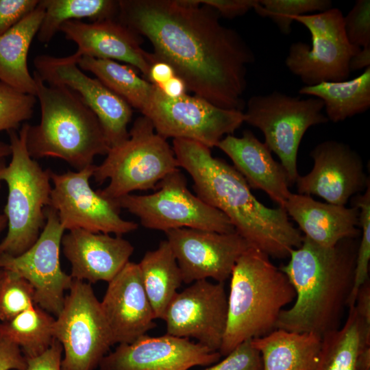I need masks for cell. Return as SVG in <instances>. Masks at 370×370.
<instances>
[{"mask_svg":"<svg viewBox=\"0 0 370 370\" xmlns=\"http://www.w3.org/2000/svg\"><path fill=\"white\" fill-rule=\"evenodd\" d=\"M117 19L151 43L190 90L214 106L242 111L254 51L219 14L194 0H119Z\"/></svg>","mask_w":370,"mask_h":370,"instance_id":"1","label":"cell"},{"mask_svg":"<svg viewBox=\"0 0 370 370\" xmlns=\"http://www.w3.org/2000/svg\"><path fill=\"white\" fill-rule=\"evenodd\" d=\"M172 148L179 167L192 177L196 195L223 213L251 247L269 257L284 258L301 245L304 236L285 209L259 201L241 173L212 156L210 148L185 139H173Z\"/></svg>","mask_w":370,"mask_h":370,"instance_id":"2","label":"cell"},{"mask_svg":"<svg viewBox=\"0 0 370 370\" xmlns=\"http://www.w3.org/2000/svg\"><path fill=\"white\" fill-rule=\"evenodd\" d=\"M358 239L345 238L326 247L304 236L301 245L280 267L295 299L280 313L276 329L322 337L340 327L352 288Z\"/></svg>","mask_w":370,"mask_h":370,"instance_id":"3","label":"cell"},{"mask_svg":"<svg viewBox=\"0 0 370 370\" xmlns=\"http://www.w3.org/2000/svg\"><path fill=\"white\" fill-rule=\"evenodd\" d=\"M295 299L286 275L254 247L237 260L230 275L227 320L219 349L225 356L243 342L276 329L282 311Z\"/></svg>","mask_w":370,"mask_h":370,"instance_id":"4","label":"cell"},{"mask_svg":"<svg viewBox=\"0 0 370 370\" xmlns=\"http://www.w3.org/2000/svg\"><path fill=\"white\" fill-rule=\"evenodd\" d=\"M40 121L29 125L27 147L34 159L63 160L77 171L106 155L110 146L95 114L73 90L45 84L34 71Z\"/></svg>","mask_w":370,"mask_h":370,"instance_id":"5","label":"cell"},{"mask_svg":"<svg viewBox=\"0 0 370 370\" xmlns=\"http://www.w3.org/2000/svg\"><path fill=\"white\" fill-rule=\"evenodd\" d=\"M29 124H22L18 132H8L12 150L11 160H0V182L8 186L4 214L8 232L0 242V255L18 256L37 241L45 225V209L49 206L50 170L43 169L32 158L27 147Z\"/></svg>","mask_w":370,"mask_h":370,"instance_id":"6","label":"cell"},{"mask_svg":"<svg viewBox=\"0 0 370 370\" xmlns=\"http://www.w3.org/2000/svg\"><path fill=\"white\" fill-rule=\"evenodd\" d=\"M179 168L166 139L142 116L134 121L127 139L110 147L103 162L95 166L92 177L99 184L110 180L97 192L113 201L136 190H155L162 179Z\"/></svg>","mask_w":370,"mask_h":370,"instance_id":"7","label":"cell"},{"mask_svg":"<svg viewBox=\"0 0 370 370\" xmlns=\"http://www.w3.org/2000/svg\"><path fill=\"white\" fill-rule=\"evenodd\" d=\"M323 108L318 98L301 99L278 90L252 96L247 103L244 122L262 132L264 144L279 158L291 186L299 175L297 153L304 135L310 127L329 121Z\"/></svg>","mask_w":370,"mask_h":370,"instance_id":"8","label":"cell"},{"mask_svg":"<svg viewBox=\"0 0 370 370\" xmlns=\"http://www.w3.org/2000/svg\"><path fill=\"white\" fill-rule=\"evenodd\" d=\"M113 201L119 208L136 216L147 229L164 232L180 228L221 233L235 232L223 213L189 190L179 169L162 179L151 194H129Z\"/></svg>","mask_w":370,"mask_h":370,"instance_id":"9","label":"cell"},{"mask_svg":"<svg viewBox=\"0 0 370 370\" xmlns=\"http://www.w3.org/2000/svg\"><path fill=\"white\" fill-rule=\"evenodd\" d=\"M343 14L338 8L293 18L311 35L312 45L298 41L291 45L285 65L306 86L347 80L351 58L361 48L348 41Z\"/></svg>","mask_w":370,"mask_h":370,"instance_id":"10","label":"cell"},{"mask_svg":"<svg viewBox=\"0 0 370 370\" xmlns=\"http://www.w3.org/2000/svg\"><path fill=\"white\" fill-rule=\"evenodd\" d=\"M69 291L53 324L61 370H94L113 345L109 328L90 284L73 280Z\"/></svg>","mask_w":370,"mask_h":370,"instance_id":"11","label":"cell"},{"mask_svg":"<svg viewBox=\"0 0 370 370\" xmlns=\"http://www.w3.org/2000/svg\"><path fill=\"white\" fill-rule=\"evenodd\" d=\"M140 112L165 139L193 140L210 149L217 147L225 135H232L244 123L242 111L221 108L187 93L169 98L155 86Z\"/></svg>","mask_w":370,"mask_h":370,"instance_id":"12","label":"cell"},{"mask_svg":"<svg viewBox=\"0 0 370 370\" xmlns=\"http://www.w3.org/2000/svg\"><path fill=\"white\" fill-rule=\"evenodd\" d=\"M95 166L63 173L50 170L53 187L49 206L57 212L60 224L65 230L82 229L116 236L136 230L138 225L123 219L114 201L91 188L89 180Z\"/></svg>","mask_w":370,"mask_h":370,"instance_id":"13","label":"cell"},{"mask_svg":"<svg viewBox=\"0 0 370 370\" xmlns=\"http://www.w3.org/2000/svg\"><path fill=\"white\" fill-rule=\"evenodd\" d=\"M45 225L37 241L23 254L0 255V269L17 273L34 287L35 303L57 317L62 309L64 292L73 279L62 271L60 251L64 229L57 212L50 206L45 209Z\"/></svg>","mask_w":370,"mask_h":370,"instance_id":"14","label":"cell"},{"mask_svg":"<svg viewBox=\"0 0 370 370\" xmlns=\"http://www.w3.org/2000/svg\"><path fill=\"white\" fill-rule=\"evenodd\" d=\"M79 57L75 53L66 57L38 55L34 71L47 84L75 92L97 116L110 148L129 137L132 108L97 78L85 74L77 64Z\"/></svg>","mask_w":370,"mask_h":370,"instance_id":"15","label":"cell"},{"mask_svg":"<svg viewBox=\"0 0 370 370\" xmlns=\"http://www.w3.org/2000/svg\"><path fill=\"white\" fill-rule=\"evenodd\" d=\"M166 334L194 338L213 352H219L227 320V297L223 283L207 280L193 282L177 292L164 317Z\"/></svg>","mask_w":370,"mask_h":370,"instance_id":"16","label":"cell"},{"mask_svg":"<svg viewBox=\"0 0 370 370\" xmlns=\"http://www.w3.org/2000/svg\"><path fill=\"white\" fill-rule=\"evenodd\" d=\"M165 234L185 284L208 278L224 283L240 256L251 247L236 231L180 228Z\"/></svg>","mask_w":370,"mask_h":370,"instance_id":"17","label":"cell"},{"mask_svg":"<svg viewBox=\"0 0 370 370\" xmlns=\"http://www.w3.org/2000/svg\"><path fill=\"white\" fill-rule=\"evenodd\" d=\"M310 156L312 169L306 175H299L295 182L299 194L316 195L327 203L345 206L370 184L360 156L345 143L323 141Z\"/></svg>","mask_w":370,"mask_h":370,"instance_id":"18","label":"cell"},{"mask_svg":"<svg viewBox=\"0 0 370 370\" xmlns=\"http://www.w3.org/2000/svg\"><path fill=\"white\" fill-rule=\"evenodd\" d=\"M221 355L189 338L147 334L132 343L119 344L99 363L100 370H188L209 366Z\"/></svg>","mask_w":370,"mask_h":370,"instance_id":"19","label":"cell"},{"mask_svg":"<svg viewBox=\"0 0 370 370\" xmlns=\"http://www.w3.org/2000/svg\"><path fill=\"white\" fill-rule=\"evenodd\" d=\"M100 304L113 345L132 343L156 326L137 263L129 261L108 282Z\"/></svg>","mask_w":370,"mask_h":370,"instance_id":"20","label":"cell"},{"mask_svg":"<svg viewBox=\"0 0 370 370\" xmlns=\"http://www.w3.org/2000/svg\"><path fill=\"white\" fill-rule=\"evenodd\" d=\"M60 31L74 42L80 57L121 61L147 76L154 60L153 53L141 47V38L117 18L86 23L73 20L64 23Z\"/></svg>","mask_w":370,"mask_h":370,"instance_id":"21","label":"cell"},{"mask_svg":"<svg viewBox=\"0 0 370 370\" xmlns=\"http://www.w3.org/2000/svg\"><path fill=\"white\" fill-rule=\"evenodd\" d=\"M61 245L73 280L109 282L129 262L134 247L121 236L82 229L64 234Z\"/></svg>","mask_w":370,"mask_h":370,"instance_id":"22","label":"cell"},{"mask_svg":"<svg viewBox=\"0 0 370 370\" xmlns=\"http://www.w3.org/2000/svg\"><path fill=\"white\" fill-rule=\"evenodd\" d=\"M217 147L232 161L234 167L250 188L265 192L279 206H284L291 192V183L284 166L275 161L271 151L249 130L241 137L227 135Z\"/></svg>","mask_w":370,"mask_h":370,"instance_id":"23","label":"cell"},{"mask_svg":"<svg viewBox=\"0 0 370 370\" xmlns=\"http://www.w3.org/2000/svg\"><path fill=\"white\" fill-rule=\"evenodd\" d=\"M284 208L298 225L304 236L323 247L336 245L345 238H358V210L314 199L291 193Z\"/></svg>","mask_w":370,"mask_h":370,"instance_id":"24","label":"cell"},{"mask_svg":"<svg viewBox=\"0 0 370 370\" xmlns=\"http://www.w3.org/2000/svg\"><path fill=\"white\" fill-rule=\"evenodd\" d=\"M348 308L344 324L321 337L314 370H370V323Z\"/></svg>","mask_w":370,"mask_h":370,"instance_id":"25","label":"cell"},{"mask_svg":"<svg viewBox=\"0 0 370 370\" xmlns=\"http://www.w3.org/2000/svg\"><path fill=\"white\" fill-rule=\"evenodd\" d=\"M42 0L31 12L0 36V81L36 96V84L29 71L27 55L44 16Z\"/></svg>","mask_w":370,"mask_h":370,"instance_id":"26","label":"cell"},{"mask_svg":"<svg viewBox=\"0 0 370 370\" xmlns=\"http://www.w3.org/2000/svg\"><path fill=\"white\" fill-rule=\"evenodd\" d=\"M321 337L311 333H297L275 329L251 339L259 351L262 370H314Z\"/></svg>","mask_w":370,"mask_h":370,"instance_id":"27","label":"cell"},{"mask_svg":"<svg viewBox=\"0 0 370 370\" xmlns=\"http://www.w3.org/2000/svg\"><path fill=\"white\" fill-rule=\"evenodd\" d=\"M138 264L142 282L156 319H163L182 281L181 271L168 241L147 251Z\"/></svg>","mask_w":370,"mask_h":370,"instance_id":"28","label":"cell"},{"mask_svg":"<svg viewBox=\"0 0 370 370\" xmlns=\"http://www.w3.org/2000/svg\"><path fill=\"white\" fill-rule=\"evenodd\" d=\"M299 93L321 99L328 121H343L370 108V66L352 79L304 86Z\"/></svg>","mask_w":370,"mask_h":370,"instance_id":"29","label":"cell"},{"mask_svg":"<svg viewBox=\"0 0 370 370\" xmlns=\"http://www.w3.org/2000/svg\"><path fill=\"white\" fill-rule=\"evenodd\" d=\"M77 64L82 71L94 74L107 88L139 111L147 103L154 88L133 67L114 60L82 56Z\"/></svg>","mask_w":370,"mask_h":370,"instance_id":"30","label":"cell"},{"mask_svg":"<svg viewBox=\"0 0 370 370\" xmlns=\"http://www.w3.org/2000/svg\"><path fill=\"white\" fill-rule=\"evenodd\" d=\"M45 8L37 38L47 45L61 25L69 21L88 18L91 22L117 18L119 1L114 0H42Z\"/></svg>","mask_w":370,"mask_h":370,"instance_id":"31","label":"cell"},{"mask_svg":"<svg viewBox=\"0 0 370 370\" xmlns=\"http://www.w3.org/2000/svg\"><path fill=\"white\" fill-rule=\"evenodd\" d=\"M55 319L35 304L11 320L1 322L0 335L18 346L25 358H34L51 345Z\"/></svg>","mask_w":370,"mask_h":370,"instance_id":"32","label":"cell"},{"mask_svg":"<svg viewBox=\"0 0 370 370\" xmlns=\"http://www.w3.org/2000/svg\"><path fill=\"white\" fill-rule=\"evenodd\" d=\"M330 0H258L254 10L262 17H268L280 31L288 35L292 31L293 18L332 8Z\"/></svg>","mask_w":370,"mask_h":370,"instance_id":"33","label":"cell"},{"mask_svg":"<svg viewBox=\"0 0 370 370\" xmlns=\"http://www.w3.org/2000/svg\"><path fill=\"white\" fill-rule=\"evenodd\" d=\"M3 271L0 285V321L11 320L34 306L35 291L32 285L17 273Z\"/></svg>","mask_w":370,"mask_h":370,"instance_id":"34","label":"cell"},{"mask_svg":"<svg viewBox=\"0 0 370 370\" xmlns=\"http://www.w3.org/2000/svg\"><path fill=\"white\" fill-rule=\"evenodd\" d=\"M352 204L358 210L359 241L351 296L356 297L360 286L369 280L370 260V184L366 190L352 197Z\"/></svg>","mask_w":370,"mask_h":370,"instance_id":"35","label":"cell"},{"mask_svg":"<svg viewBox=\"0 0 370 370\" xmlns=\"http://www.w3.org/2000/svg\"><path fill=\"white\" fill-rule=\"evenodd\" d=\"M37 101L35 95L0 81V132L18 130L21 124L32 118Z\"/></svg>","mask_w":370,"mask_h":370,"instance_id":"36","label":"cell"},{"mask_svg":"<svg viewBox=\"0 0 370 370\" xmlns=\"http://www.w3.org/2000/svg\"><path fill=\"white\" fill-rule=\"evenodd\" d=\"M346 37L350 44L362 48L370 45V1L357 0L343 17Z\"/></svg>","mask_w":370,"mask_h":370,"instance_id":"37","label":"cell"},{"mask_svg":"<svg viewBox=\"0 0 370 370\" xmlns=\"http://www.w3.org/2000/svg\"><path fill=\"white\" fill-rule=\"evenodd\" d=\"M203 370H262L260 354L247 340L235 347L221 362Z\"/></svg>","mask_w":370,"mask_h":370,"instance_id":"38","label":"cell"},{"mask_svg":"<svg viewBox=\"0 0 370 370\" xmlns=\"http://www.w3.org/2000/svg\"><path fill=\"white\" fill-rule=\"evenodd\" d=\"M40 0H0V36L34 10Z\"/></svg>","mask_w":370,"mask_h":370,"instance_id":"39","label":"cell"},{"mask_svg":"<svg viewBox=\"0 0 370 370\" xmlns=\"http://www.w3.org/2000/svg\"><path fill=\"white\" fill-rule=\"evenodd\" d=\"M197 4L214 9L220 15L232 19L254 9L258 0H194Z\"/></svg>","mask_w":370,"mask_h":370,"instance_id":"40","label":"cell"},{"mask_svg":"<svg viewBox=\"0 0 370 370\" xmlns=\"http://www.w3.org/2000/svg\"><path fill=\"white\" fill-rule=\"evenodd\" d=\"M62 354L61 343L54 338L51 345L45 352L34 358H25V367L14 370H61Z\"/></svg>","mask_w":370,"mask_h":370,"instance_id":"41","label":"cell"},{"mask_svg":"<svg viewBox=\"0 0 370 370\" xmlns=\"http://www.w3.org/2000/svg\"><path fill=\"white\" fill-rule=\"evenodd\" d=\"M26 358L20 347L0 335V370L22 369Z\"/></svg>","mask_w":370,"mask_h":370,"instance_id":"42","label":"cell"},{"mask_svg":"<svg viewBox=\"0 0 370 370\" xmlns=\"http://www.w3.org/2000/svg\"><path fill=\"white\" fill-rule=\"evenodd\" d=\"M175 75L171 65L158 60L154 56V60L149 66L146 79L156 87L160 88Z\"/></svg>","mask_w":370,"mask_h":370,"instance_id":"43","label":"cell"},{"mask_svg":"<svg viewBox=\"0 0 370 370\" xmlns=\"http://www.w3.org/2000/svg\"><path fill=\"white\" fill-rule=\"evenodd\" d=\"M354 307L359 315L370 323V283L369 280L359 288Z\"/></svg>","mask_w":370,"mask_h":370,"instance_id":"44","label":"cell"},{"mask_svg":"<svg viewBox=\"0 0 370 370\" xmlns=\"http://www.w3.org/2000/svg\"><path fill=\"white\" fill-rule=\"evenodd\" d=\"M158 88L169 98L180 97L186 94L188 90L184 81L177 75Z\"/></svg>","mask_w":370,"mask_h":370,"instance_id":"45","label":"cell"},{"mask_svg":"<svg viewBox=\"0 0 370 370\" xmlns=\"http://www.w3.org/2000/svg\"><path fill=\"white\" fill-rule=\"evenodd\" d=\"M370 66V45L362 47L350 59L349 67L350 71L367 69Z\"/></svg>","mask_w":370,"mask_h":370,"instance_id":"46","label":"cell"},{"mask_svg":"<svg viewBox=\"0 0 370 370\" xmlns=\"http://www.w3.org/2000/svg\"><path fill=\"white\" fill-rule=\"evenodd\" d=\"M12 153L11 147L10 144L0 141V160L5 157L10 156Z\"/></svg>","mask_w":370,"mask_h":370,"instance_id":"47","label":"cell"},{"mask_svg":"<svg viewBox=\"0 0 370 370\" xmlns=\"http://www.w3.org/2000/svg\"><path fill=\"white\" fill-rule=\"evenodd\" d=\"M8 222L5 214H0V234L3 230L7 227Z\"/></svg>","mask_w":370,"mask_h":370,"instance_id":"48","label":"cell"},{"mask_svg":"<svg viewBox=\"0 0 370 370\" xmlns=\"http://www.w3.org/2000/svg\"><path fill=\"white\" fill-rule=\"evenodd\" d=\"M3 274V271L2 269H0V285H1V282L2 280Z\"/></svg>","mask_w":370,"mask_h":370,"instance_id":"49","label":"cell"}]
</instances>
